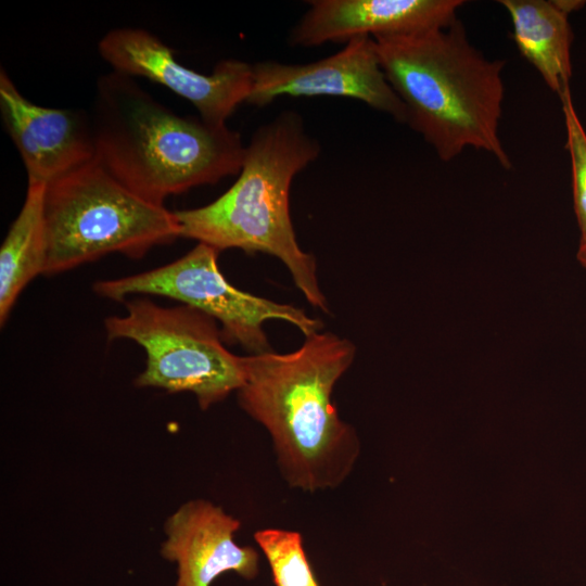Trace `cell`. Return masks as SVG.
Returning a JSON list of instances; mask_svg holds the SVG:
<instances>
[{
  "mask_svg": "<svg viewBox=\"0 0 586 586\" xmlns=\"http://www.w3.org/2000/svg\"><path fill=\"white\" fill-rule=\"evenodd\" d=\"M355 352L349 340L319 331L291 353L243 356L239 406L269 432L292 487L334 488L354 468L359 441L340 419L331 395Z\"/></svg>",
  "mask_w": 586,
  "mask_h": 586,
  "instance_id": "1",
  "label": "cell"
},
{
  "mask_svg": "<svg viewBox=\"0 0 586 586\" xmlns=\"http://www.w3.org/2000/svg\"><path fill=\"white\" fill-rule=\"evenodd\" d=\"M95 160L116 180L156 205L174 194L240 173L241 135L157 102L132 77H100L90 113Z\"/></svg>",
  "mask_w": 586,
  "mask_h": 586,
  "instance_id": "2",
  "label": "cell"
},
{
  "mask_svg": "<svg viewBox=\"0 0 586 586\" xmlns=\"http://www.w3.org/2000/svg\"><path fill=\"white\" fill-rule=\"evenodd\" d=\"M372 38L385 77L406 106L407 124L442 161L473 148L512 168L498 133L504 61L485 58L457 18L444 27Z\"/></svg>",
  "mask_w": 586,
  "mask_h": 586,
  "instance_id": "3",
  "label": "cell"
},
{
  "mask_svg": "<svg viewBox=\"0 0 586 586\" xmlns=\"http://www.w3.org/2000/svg\"><path fill=\"white\" fill-rule=\"evenodd\" d=\"M319 154L320 145L306 132L302 116L280 113L254 132L239 178L224 194L207 205L175 212L180 238L219 252L238 249L278 257L307 302L328 313L315 257L300 247L289 207L294 176Z\"/></svg>",
  "mask_w": 586,
  "mask_h": 586,
  "instance_id": "4",
  "label": "cell"
},
{
  "mask_svg": "<svg viewBox=\"0 0 586 586\" xmlns=\"http://www.w3.org/2000/svg\"><path fill=\"white\" fill-rule=\"evenodd\" d=\"M43 208L44 276L111 253L139 259L180 238L175 212L138 196L97 160L46 186Z\"/></svg>",
  "mask_w": 586,
  "mask_h": 586,
  "instance_id": "5",
  "label": "cell"
},
{
  "mask_svg": "<svg viewBox=\"0 0 586 586\" xmlns=\"http://www.w3.org/2000/svg\"><path fill=\"white\" fill-rule=\"evenodd\" d=\"M124 316L104 320L109 340L127 339L146 353L137 387L192 393L202 410L243 383V356L225 346L217 321L188 305L164 307L148 298L125 302Z\"/></svg>",
  "mask_w": 586,
  "mask_h": 586,
  "instance_id": "6",
  "label": "cell"
},
{
  "mask_svg": "<svg viewBox=\"0 0 586 586\" xmlns=\"http://www.w3.org/2000/svg\"><path fill=\"white\" fill-rule=\"evenodd\" d=\"M219 251L198 243L182 257L140 273L93 283L94 293L125 302L135 294L176 300L199 309L221 324L226 343L238 344L253 354L270 352L263 329L268 320H281L298 328L305 336L319 332L322 322L298 307L277 303L233 286L217 264Z\"/></svg>",
  "mask_w": 586,
  "mask_h": 586,
  "instance_id": "7",
  "label": "cell"
},
{
  "mask_svg": "<svg viewBox=\"0 0 586 586\" xmlns=\"http://www.w3.org/2000/svg\"><path fill=\"white\" fill-rule=\"evenodd\" d=\"M98 50L114 72L165 86L191 102L200 117L212 125H226L252 90L253 64L227 59L212 73L202 74L180 64L173 50L145 29H112L100 39Z\"/></svg>",
  "mask_w": 586,
  "mask_h": 586,
  "instance_id": "8",
  "label": "cell"
},
{
  "mask_svg": "<svg viewBox=\"0 0 586 586\" xmlns=\"http://www.w3.org/2000/svg\"><path fill=\"white\" fill-rule=\"evenodd\" d=\"M281 95L353 98L407 124L406 106L387 81L370 36L353 38L337 53L307 64H253L246 103L262 107Z\"/></svg>",
  "mask_w": 586,
  "mask_h": 586,
  "instance_id": "9",
  "label": "cell"
},
{
  "mask_svg": "<svg viewBox=\"0 0 586 586\" xmlns=\"http://www.w3.org/2000/svg\"><path fill=\"white\" fill-rule=\"evenodd\" d=\"M0 113L27 173L28 183L48 186L95 160L90 114L52 109L25 98L0 71Z\"/></svg>",
  "mask_w": 586,
  "mask_h": 586,
  "instance_id": "10",
  "label": "cell"
},
{
  "mask_svg": "<svg viewBox=\"0 0 586 586\" xmlns=\"http://www.w3.org/2000/svg\"><path fill=\"white\" fill-rule=\"evenodd\" d=\"M241 522L205 499L182 504L164 523L161 556L177 565L175 586H211L234 572L253 579L259 572L258 552L234 542Z\"/></svg>",
  "mask_w": 586,
  "mask_h": 586,
  "instance_id": "11",
  "label": "cell"
},
{
  "mask_svg": "<svg viewBox=\"0 0 586 586\" xmlns=\"http://www.w3.org/2000/svg\"><path fill=\"white\" fill-rule=\"evenodd\" d=\"M462 0H314L291 30L292 46L347 43L359 36H396L448 26Z\"/></svg>",
  "mask_w": 586,
  "mask_h": 586,
  "instance_id": "12",
  "label": "cell"
},
{
  "mask_svg": "<svg viewBox=\"0 0 586 586\" xmlns=\"http://www.w3.org/2000/svg\"><path fill=\"white\" fill-rule=\"evenodd\" d=\"M518 50L559 97L570 89L573 34L568 14L553 0H501Z\"/></svg>",
  "mask_w": 586,
  "mask_h": 586,
  "instance_id": "13",
  "label": "cell"
},
{
  "mask_svg": "<svg viewBox=\"0 0 586 586\" xmlns=\"http://www.w3.org/2000/svg\"><path fill=\"white\" fill-rule=\"evenodd\" d=\"M46 186L28 183L26 196L0 247V322L3 326L24 288L43 275L47 259Z\"/></svg>",
  "mask_w": 586,
  "mask_h": 586,
  "instance_id": "14",
  "label": "cell"
},
{
  "mask_svg": "<svg viewBox=\"0 0 586 586\" xmlns=\"http://www.w3.org/2000/svg\"><path fill=\"white\" fill-rule=\"evenodd\" d=\"M254 538L268 560L275 586H319L301 534L266 528L256 532Z\"/></svg>",
  "mask_w": 586,
  "mask_h": 586,
  "instance_id": "15",
  "label": "cell"
},
{
  "mask_svg": "<svg viewBox=\"0 0 586 586\" xmlns=\"http://www.w3.org/2000/svg\"><path fill=\"white\" fill-rule=\"evenodd\" d=\"M566 128V149L571 158L574 209L586 238V132L574 109L570 89L560 97Z\"/></svg>",
  "mask_w": 586,
  "mask_h": 586,
  "instance_id": "16",
  "label": "cell"
},
{
  "mask_svg": "<svg viewBox=\"0 0 586 586\" xmlns=\"http://www.w3.org/2000/svg\"><path fill=\"white\" fill-rule=\"evenodd\" d=\"M556 5L569 15V13L581 9L585 1L581 0H553Z\"/></svg>",
  "mask_w": 586,
  "mask_h": 586,
  "instance_id": "17",
  "label": "cell"
},
{
  "mask_svg": "<svg viewBox=\"0 0 586 586\" xmlns=\"http://www.w3.org/2000/svg\"><path fill=\"white\" fill-rule=\"evenodd\" d=\"M576 257L577 260L586 268V238L581 239Z\"/></svg>",
  "mask_w": 586,
  "mask_h": 586,
  "instance_id": "18",
  "label": "cell"
}]
</instances>
